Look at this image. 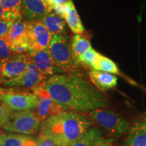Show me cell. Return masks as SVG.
Here are the masks:
<instances>
[{
	"mask_svg": "<svg viewBox=\"0 0 146 146\" xmlns=\"http://www.w3.org/2000/svg\"><path fill=\"white\" fill-rule=\"evenodd\" d=\"M70 40L67 35L52 34L48 50L55 64L62 72L78 75V66L73 58Z\"/></svg>",
	"mask_w": 146,
	"mask_h": 146,
	"instance_id": "cell-3",
	"label": "cell"
},
{
	"mask_svg": "<svg viewBox=\"0 0 146 146\" xmlns=\"http://www.w3.org/2000/svg\"><path fill=\"white\" fill-rule=\"evenodd\" d=\"M3 128L10 132L34 135L41 128V120L38 118L36 113L31 110L16 111V112H13L8 123Z\"/></svg>",
	"mask_w": 146,
	"mask_h": 146,
	"instance_id": "cell-4",
	"label": "cell"
},
{
	"mask_svg": "<svg viewBox=\"0 0 146 146\" xmlns=\"http://www.w3.org/2000/svg\"><path fill=\"white\" fill-rule=\"evenodd\" d=\"M102 135L101 131L98 129H92L69 146H95L98 140L102 137Z\"/></svg>",
	"mask_w": 146,
	"mask_h": 146,
	"instance_id": "cell-20",
	"label": "cell"
},
{
	"mask_svg": "<svg viewBox=\"0 0 146 146\" xmlns=\"http://www.w3.org/2000/svg\"><path fill=\"white\" fill-rule=\"evenodd\" d=\"M0 98L13 111H22L36 108L38 98L33 93L31 94L23 89L0 88Z\"/></svg>",
	"mask_w": 146,
	"mask_h": 146,
	"instance_id": "cell-6",
	"label": "cell"
},
{
	"mask_svg": "<svg viewBox=\"0 0 146 146\" xmlns=\"http://www.w3.org/2000/svg\"><path fill=\"white\" fill-rule=\"evenodd\" d=\"M0 19H7L14 21L16 20L23 19V18L21 15H18V14H14L13 12H8V11L4 10L0 5Z\"/></svg>",
	"mask_w": 146,
	"mask_h": 146,
	"instance_id": "cell-27",
	"label": "cell"
},
{
	"mask_svg": "<svg viewBox=\"0 0 146 146\" xmlns=\"http://www.w3.org/2000/svg\"><path fill=\"white\" fill-rule=\"evenodd\" d=\"M53 146H65V145H63L62 143H59V142H55Z\"/></svg>",
	"mask_w": 146,
	"mask_h": 146,
	"instance_id": "cell-31",
	"label": "cell"
},
{
	"mask_svg": "<svg viewBox=\"0 0 146 146\" xmlns=\"http://www.w3.org/2000/svg\"><path fill=\"white\" fill-rule=\"evenodd\" d=\"M70 44L71 52L76 64L78 58L91 48L90 41L81 34L74 35L70 40Z\"/></svg>",
	"mask_w": 146,
	"mask_h": 146,
	"instance_id": "cell-17",
	"label": "cell"
},
{
	"mask_svg": "<svg viewBox=\"0 0 146 146\" xmlns=\"http://www.w3.org/2000/svg\"><path fill=\"white\" fill-rule=\"evenodd\" d=\"M3 146H36V140L29 137L18 134H4L0 137Z\"/></svg>",
	"mask_w": 146,
	"mask_h": 146,
	"instance_id": "cell-18",
	"label": "cell"
},
{
	"mask_svg": "<svg viewBox=\"0 0 146 146\" xmlns=\"http://www.w3.org/2000/svg\"><path fill=\"white\" fill-rule=\"evenodd\" d=\"M91 119L114 136L123 135L129 129L127 120L110 110L96 109L90 112Z\"/></svg>",
	"mask_w": 146,
	"mask_h": 146,
	"instance_id": "cell-5",
	"label": "cell"
},
{
	"mask_svg": "<svg viewBox=\"0 0 146 146\" xmlns=\"http://www.w3.org/2000/svg\"><path fill=\"white\" fill-rule=\"evenodd\" d=\"M14 21L7 19H0V37L8 34Z\"/></svg>",
	"mask_w": 146,
	"mask_h": 146,
	"instance_id": "cell-28",
	"label": "cell"
},
{
	"mask_svg": "<svg viewBox=\"0 0 146 146\" xmlns=\"http://www.w3.org/2000/svg\"><path fill=\"white\" fill-rule=\"evenodd\" d=\"M43 87L52 99L65 109L91 111L106 107L104 96L90 82L74 74H54Z\"/></svg>",
	"mask_w": 146,
	"mask_h": 146,
	"instance_id": "cell-1",
	"label": "cell"
},
{
	"mask_svg": "<svg viewBox=\"0 0 146 146\" xmlns=\"http://www.w3.org/2000/svg\"><path fill=\"white\" fill-rule=\"evenodd\" d=\"M29 56L33 62L42 76L46 78L49 76H53L55 72L62 71L55 64L48 49L37 51H31Z\"/></svg>",
	"mask_w": 146,
	"mask_h": 146,
	"instance_id": "cell-11",
	"label": "cell"
},
{
	"mask_svg": "<svg viewBox=\"0 0 146 146\" xmlns=\"http://www.w3.org/2000/svg\"><path fill=\"white\" fill-rule=\"evenodd\" d=\"M14 111L2 101L0 98V127H3L8 123Z\"/></svg>",
	"mask_w": 146,
	"mask_h": 146,
	"instance_id": "cell-24",
	"label": "cell"
},
{
	"mask_svg": "<svg viewBox=\"0 0 146 146\" xmlns=\"http://www.w3.org/2000/svg\"><path fill=\"white\" fill-rule=\"evenodd\" d=\"M22 0H0V5L8 12L21 15Z\"/></svg>",
	"mask_w": 146,
	"mask_h": 146,
	"instance_id": "cell-23",
	"label": "cell"
},
{
	"mask_svg": "<svg viewBox=\"0 0 146 146\" xmlns=\"http://www.w3.org/2000/svg\"><path fill=\"white\" fill-rule=\"evenodd\" d=\"M55 142L54 139L50 136L39 135L36 140V146H53Z\"/></svg>",
	"mask_w": 146,
	"mask_h": 146,
	"instance_id": "cell-26",
	"label": "cell"
},
{
	"mask_svg": "<svg viewBox=\"0 0 146 146\" xmlns=\"http://www.w3.org/2000/svg\"><path fill=\"white\" fill-rule=\"evenodd\" d=\"M14 54V53L11 50L10 45L4 36L0 37V60L2 63L10 58Z\"/></svg>",
	"mask_w": 146,
	"mask_h": 146,
	"instance_id": "cell-25",
	"label": "cell"
},
{
	"mask_svg": "<svg viewBox=\"0 0 146 146\" xmlns=\"http://www.w3.org/2000/svg\"><path fill=\"white\" fill-rule=\"evenodd\" d=\"M69 1H70V0H46V1H45V3H46L52 10L54 7L58 6V5H64Z\"/></svg>",
	"mask_w": 146,
	"mask_h": 146,
	"instance_id": "cell-29",
	"label": "cell"
},
{
	"mask_svg": "<svg viewBox=\"0 0 146 146\" xmlns=\"http://www.w3.org/2000/svg\"><path fill=\"white\" fill-rule=\"evenodd\" d=\"M94 70L102 71L115 75H120L121 72L117 66L112 60L106 57L103 55H100L99 59L98 60Z\"/></svg>",
	"mask_w": 146,
	"mask_h": 146,
	"instance_id": "cell-21",
	"label": "cell"
},
{
	"mask_svg": "<svg viewBox=\"0 0 146 146\" xmlns=\"http://www.w3.org/2000/svg\"><path fill=\"white\" fill-rule=\"evenodd\" d=\"M90 123L85 116L73 112H64L43 120L39 135H48L56 142L69 146L88 131Z\"/></svg>",
	"mask_w": 146,
	"mask_h": 146,
	"instance_id": "cell-2",
	"label": "cell"
},
{
	"mask_svg": "<svg viewBox=\"0 0 146 146\" xmlns=\"http://www.w3.org/2000/svg\"><path fill=\"white\" fill-rule=\"evenodd\" d=\"M2 83H3V78H2V76H1V68H0V84H2Z\"/></svg>",
	"mask_w": 146,
	"mask_h": 146,
	"instance_id": "cell-32",
	"label": "cell"
},
{
	"mask_svg": "<svg viewBox=\"0 0 146 146\" xmlns=\"http://www.w3.org/2000/svg\"><path fill=\"white\" fill-rule=\"evenodd\" d=\"M45 79L39 69L31 59L26 71L22 75L12 80L3 81V86L8 87H19L23 90L34 92L36 89L43 86Z\"/></svg>",
	"mask_w": 146,
	"mask_h": 146,
	"instance_id": "cell-7",
	"label": "cell"
},
{
	"mask_svg": "<svg viewBox=\"0 0 146 146\" xmlns=\"http://www.w3.org/2000/svg\"><path fill=\"white\" fill-rule=\"evenodd\" d=\"M124 146H146V123H137L131 127Z\"/></svg>",
	"mask_w": 146,
	"mask_h": 146,
	"instance_id": "cell-15",
	"label": "cell"
},
{
	"mask_svg": "<svg viewBox=\"0 0 146 146\" xmlns=\"http://www.w3.org/2000/svg\"><path fill=\"white\" fill-rule=\"evenodd\" d=\"M101 54L98 53L94 49L91 47V49L82 55L76 60V64L82 65L87 68H91V70H94L95 66L99 59Z\"/></svg>",
	"mask_w": 146,
	"mask_h": 146,
	"instance_id": "cell-22",
	"label": "cell"
},
{
	"mask_svg": "<svg viewBox=\"0 0 146 146\" xmlns=\"http://www.w3.org/2000/svg\"><path fill=\"white\" fill-rule=\"evenodd\" d=\"M43 1H45H45H46V0H43Z\"/></svg>",
	"mask_w": 146,
	"mask_h": 146,
	"instance_id": "cell-34",
	"label": "cell"
},
{
	"mask_svg": "<svg viewBox=\"0 0 146 146\" xmlns=\"http://www.w3.org/2000/svg\"><path fill=\"white\" fill-rule=\"evenodd\" d=\"M91 83L98 90L105 91L117 85L118 78L114 74L102 71L91 70L89 73Z\"/></svg>",
	"mask_w": 146,
	"mask_h": 146,
	"instance_id": "cell-12",
	"label": "cell"
},
{
	"mask_svg": "<svg viewBox=\"0 0 146 146\" xmlns=\"http://www.w3.org/2000/svg\"><path fill=\"white\" fill-rule=\"evenodd\" d=\"M64 19L71 31L74 35L82 34L85 32V28L82 23L81 18L74 4L71 6Z\"/></svg>",
	"mask_w": 146,
	"mask_h": 146,
	"instance_id": "cell-19",
	"label": "cell"
},
{
	"mask_svg": "<svg viewBox=\"0 0 146 146\" xmlns=\"http://www.w3.org/2000/svg\"><path fill=\"white\" fill-rule=\"evenodd\" d=\"M0 146H3V145H2V144H1V143H0Z\"/></svg>",
	"mask_w": 146,
	"mask_h": 146,
	"instance_id": "cell-33",
	"label": "cell"
},
{
	"mask_svg": "<svg viewBox=\"0 0 146 146\" xmlns=\"http://www.w3.org/2000/svg\"><path fill=\"white\" fill-rule=\"evenodd\" d=\"M29 23V22L23 19L16 20L13 22L8 34L4 36L10 47L14 43L27 40Z\"/></svg>",
	"mask_w": 146,
	"mask_h": 146,
	"instance_id": "cell-14",
	"label": "cell"
},
{
	"mask_svg": "<svg viewBox=\"0 0 146 146\" xmlns=\"http://www.w3.org/2000/svg\"><path fill=\"white\" fill-rule=\"evenodd\" d=\"M52 36V33L41 21L29 22L27 41L30 46V52L48 49Z\"/></svg>",
	"mask_w": 146,
	"mask_h": 146,
	"instance_id": "cell-8",
	"label": "cell"
},
{
	"mask_svg": "<svg viewBox=\"0 0 146 146\" xmlns=\"http://www.w3.org/2000/svg\"><path fill=\"white\" fill-rule=\"evenodd\" d=\"M52 11L43 0H22L21 14L27 22L41 21Z\"/></svg>",
	"mask_w": 146,
	"mask_h": 146,
	"instance_id": "cell-10",
	"label": "cell"
},
{
	"mask_svg": "<svg viewBox=\"0 0 146 146\" xmlns=\"http://www.w3.org/2000/svg\"><path fill=\"white\" fill-rule=\"evenodd\" d=\"M95 146H113V145L110 140L104 139L101 137L100 139L98 140Z\"/></svg>",
	"mask_w": 146,
	"mask_h": 146,
	"instance_id": "cell-30",
	"label": "cell"
},
{
	"mask_svg": "<svg viewBox=\"0 0 146 146\" xmlns=\"http://www.w3.org/2000/svg\"><path fill=\"white\" fill-rule=\"evenodd\" d=\"M42 23L44 24L46 28L52 34L66 35L67 29L66 26V22L62 18L58 16L57 14L50 12L41 20Z\"/></svg>",
	"mask_w": 146,
	"mask_h": 146,
	"instance_id": "cell-16",
	"label": "cell"
},
{
	"mask_svg": "<svg viewBox=\"0 0 146 146\" xmlns=\"http://www.w3.org/2000/svg\"><path fill=\"white\" fill-rule=\"evenodd\" d=\"M34 93L38 98L36 114L41 121H43L50 117V110L54 100L43 86L36 89Z\"/></svg>",
	"mask_w": 146,
	"mask_h": 146,
	"instance_id": "cell-13",
	"label": "cell"
},
{
	"mask_svg": "<svg viewBox=\"0 0 146 146\" xmlns=\"http://www.w3.org/2000/svg\"><path fill=\"white\" fill-rule=\"evenodd\" d=\"M31 58L28 53L14 54L1 66V74L3 81L12 80L20 76L27 70Z\"/></svg>",
	"mask_w": 146,
	"mask_h": 146,
	"instance_id": "cell-9",
	"label": "cell"
}]
</instances>
